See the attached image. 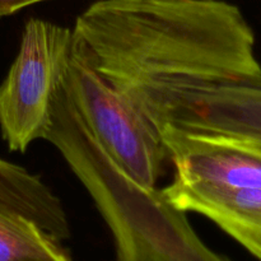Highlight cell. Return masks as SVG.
I'll use <instances>...</instances> for the list:
<instances>
[{"label":"cell","instance_id":"ba28073f","mask_svg":"<svg viewBox=\"0 0 261 261\" xmlns=\"http://www.w3.org/2000/svg\"><path fill=\"white\" fill-rule=\"evenodd\" d=\"M0 261H71L61 242L27 218L0 211Z\"/></svg>","mask_w":261,"mask_h":261},{"label":"cell","instance_id":"3957f363","mask_svg":"<svg viewBox=\"0 0 261 261\" xmlns=\"http://www.w3.org/2000/svg\"><path fill=\"white\" fill-rule=\"evenodd\" d=\"M73 30L40 18L23 28L19 50L0 84V132L12 152L45 140L53 99L73 53Z\"/></svg>","mask_w":261,"mask_h":261},{"label":"cell","instance_id":"52a82bcc","mask_svg":"<svg viewBox=\"0 0 261 261\" xmlns=\"http://www.w3.org/2000/svg\"><path fill=\"white\" fill-rule=\"evenodd\" d=\"M0 211L30 219L60 242L70 237L60 199L38 176L4 160H0Z\"/></svg>","mask_w":261,"mask_h":261},{"label":"cell","instance_id":"277c9868","mask_svg":"<svg viewBox=\"0 0 261 261\" xmlns=\"http://www.w3.org/2000/svg\"><path fill=\"white\" fill-rule=\"evenodd\" d=\"M176 177L232 189H261V142L160 132Z\"/></svg>","mask_w":261,"mask_h":261},{"label":"cell","instance_id":"5b68a950","mask_svg":"<svg viewBox=\"0 0 261 261\" xmlns=\"http://www.w3.org/2000/svg\"><path fill=\"white\" fill-rule=\"evenodd\" d=\"M177 122L190 134L261 142V76L201 84L184 99Z\"/></svg>","mask_w":261,"mask_h":261},{"label":"cell","instance_id":"8992f818","mask_svg":"<svg viewBox=\"0 0 261 261\" xmlns=\"http://www.w3.org/2000/svg\"><path fill=\"white\" fill-rule=\"evenodd\" d=\"M161 193L175 208L211 219L261 261V189H232L173 176Z\"/></svg>","mask_w":261,"mask_h":261},{"label":"cell","instance_id":"7a4b0ae2","mask_svg":"<svg viewBox=\"0 0 261 261\" xmlns=\"http://www.w3.org/2000/svg\"><path fill=\"white\" fill-rule=\"evenodd\" d=\"M64 84L84 124L109 157L135 181L155 188L170 160L160 132L96 70L75 40Z\"/></svg>","mask_w":261,"mask_h":261},{"label":"cell","instance_id":"9c48e42d","mask_svg":"<svg viewBox=\"0 0 261 261\" xmlns=\"http://www.w3.org/2000/svg\"><path fill=\"white\" fill-rule=\"evenodd\" d=\"M40 2H43V0H0V17L10 15L28 5Z\"/></svg>","mask_w":261,"mask_h":261},{"label":"cell","instance_id":"6da1fadb","mask_svg":"<svg viewBox=\"0 0 261 261\" xmlns=\"http://www.w3.org/2000/svg\"><path fill=\"white\" fill-rule=\"evenodd\" d=\"M76 178L110 228L116 261H231L201 241L161 190L135 181L106 153L87 158Z\"/></svg>","mask_w":261,"mask_h":261}]
</instances>
